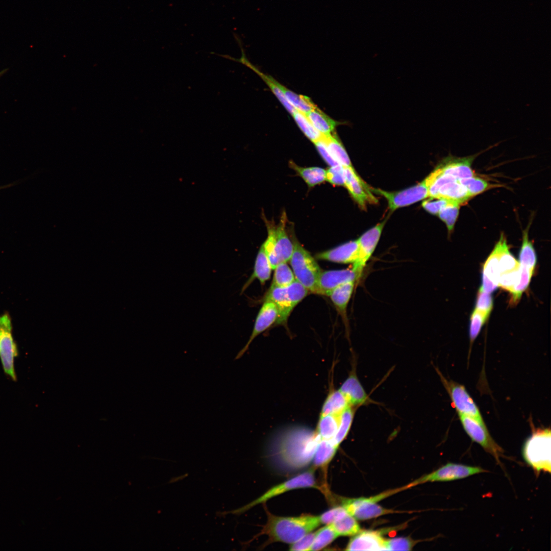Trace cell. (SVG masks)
<instances>
[{
  "instance_id": "cell-1",
  "label": "cell",
  "mask_w": 551,
  "mask_h": 551,
  "mask_svg": "<svg viewBox=\"0 0 551 551\" xmlns=\"http://www.w3.org/2000/svg\"><path fill=\"white\" fill-rule=\"evenodd\" d=\"M321 440L316 431L293 427L277 434L268 448L271 464L281 472H293L307 466L312 461Z\"/></svg>"
},
{
  "instance_id": "cell-2",
  "label": "cell",
  "mask_w": 551,
  "mask_h": 551,
  "mask_svg": "<svg viewBox=\"0 0 551 551\" xmlns=\"http://www.w3.org/2000/svg\"><path fill=\"white\" fill-rule=\"evenodd\" d=\"M321 524L319 516L303 515L283 517L267 512V521L261 534L268 536V542H282L292 544Z\"/></svg>"
},
{
  "instance_id": "cell-3",
  "label": "cell",
  "mask_w": 551,
  "mask_h": 551,
  "mask_svg": "<svg viewBox=\"0 0 551 551\" xmlns=\"http://www.w3.org/2000/svg\"><path fill=\"white\" fill-rule=\"evenodd\" d=\"M551 435L549 429H537L527 439L522 447V456L535 473L550 472Z\"/></svg>"
},
{
  "instance_id": "cell-4",
  "label": "cell",
  "mask_w": 551,
  "mask_h": 551,
  "mask_svg": "<svg viewBox=\"0 0 551 551\" xmlns=\"http://www.w3.org/2000/svg\"><path fill=\"white\" fill-rule=\"evenodd\" d=\"M289 260L295 279L308 291L318 294V281L321 269L311 255L297 241Z\"/></svg>"
},
{
  "instance_id": "cell-5",
  "label": "cell",
  "mask_w": 551,
  "mask_h": 551,
  "mask_svg": "<svg viewBox=\"0 0 551 551\" xmlns=\"http://www.w3.org/2000/svg\"><path fill=\"white\" fill-rule=\"evenodd\" d=\"M308 290L297 280L287 287L271 285L265 300L272 302L278 311L276 322H285L293 309L307 295Z\"/></svg>"
},
{
  "instance_id": "cell-6",
  "label": "cell",
  "mask_w": 551,
  "mask_h": 551,
  "mask_svg": "<svg viewBox=\"0 0 551 551\" xmlns=\"http://www.w3.org/2000/svg\"><path fill=\"white\" fill-rule=\"evenodd\" d=\"M397 492L396 489L385 491L369 497L345 498L342 506L357 520H368L393 513L403 512L385 508L377 503Z\"/></svg>"
},
{
  "instance_id": "cell-7",
  "label": "cell",
  "mask_w": 551,
  "mask_h": 551,
  "mask_svg": "<svg viewBox=\"0 0 551 551\" xmlns=\"http://www.w3.org/2000/svg\"><path fill=\"white\" fill-rule=\"evenodd\" d=\"M315 469H316L313 467L300 474L271 487L249 504L229 513L236 515L242 514L257 505L264 503L271 498L295 489L312 487L322 490L316 483Z\"/></svg>"
},
{
  "instance_id": "cell-8",
  "label": "cell",
  "mask_w": 551,
  "mask_h": 551,
  "mask_svg": "<svg viewBox=\"0 0 551 551\" xmlns=\"http://www.w3.org/2000/svg\"><path fill=\"white\" fill-rule=\"evenodd\" d=\"M10 315L5 313L0 315V359L5 373L13 381L17 380L14 360L18 350L12 334Z\"/></svg>"
},
{
  "instance_id": "cell-9",
  "label": "cell",
  "mask_w": 551,
  "mask_h": 551,
  "mask_svg": "<svg viewBox=\"0 0 551 551\" xmlns=\"http://www.w3.org/2000/svg\"><path fill=\"white\" fill-rule=\"evenodd\" d=\"M459 416L463 429L470 439L492 455L501 465L500 457L503 456V449L492 438L484 421L465 415Z\"/></svg>"
},
{
  "instance_id": "cell-10",
  "label": "cell",
  "mask_w": 551,
  "mask_h": 551,
  "mask_svg": "<svg viewBox=\"0 0 551 551\" xmlns=\"http://www.w3.org/2000/svg\"><path fill=\"white\" fill-rule=\"evenodd\" d=\"M441 381L458 414L467 415L484 421L480 411L465 387L452 380H448L436 369Z\"/></svg>"
},
{
  "instance_id": "cell-11",
  "label": "cell",
  "mask_w": 551,
  "mask_h": 551,
  "mask_svg": "<svg viewBox=\"0 0 551 551\" xmlns=\"http://www.w3.org/2000/svg\"><path fill=\"white\" fill-rule=\"evenodd\" d=\"M487 471L486 470L479 466L447 463L436 470L423 475L408 485L409 487H411L426 482L452 481L465 479Z\"/></svg>"
},
{
  "instance_id": "cell-12",
  "label": "cell",
  "mask_w": 551,
  "mask_h": 551,
  "mask_svg": "<svg viewBox=\"0 0 551 551\" xmlns=\"http://www.w3.org/2000/svg\"><path fill=\"white\" fill-rule=\"evenodd\" d=\"M370 190L385 197L391 212L429 197L428 187L425 180L414 186L399 191L387 192L372 188H370Z\"/></svg>"
},
{
  "instance_id": "cell-13",
  "label": "cell",
  "mask_w": 551,
  "mask_h": 551,
  "mask_svg": "<svg viewBox=\"0 0 551 551\" xmlns=\"http://www.w3.org/2000/svg\"><path fill=\"white\" fill-rule=\"evenodd\" d=\"M386 220L369 229L358 239L359 257L352 268L361 277L367 262L370 258L380 239Z\"/></svg>"
},
{
  "instance_id": "cell-14",
  "label": "cell",
  "mask_w": 551,
  "mask_h": 551,
  "mask_svg": "<svg viewBox=\"0 0 551 551\" xmlns=\"http://www.w3.org/2000/svg\"><path fill=\"white\" fill-rule=\"evenodd\" d=\"M344 186L361 208L367 203L375 204L378 199L372 195L370 188L356 172L354 168L343 167Z\"/></svg>"
},
{
  "instance_id": "cell-15",
  "label": "cell",
  "mask_w": 551,
  "mask_h": 551,
  "mask_svg": "<svg viewBox=\"0 0 551 551\" xmlns=\"http://www.w3.org/2000/svg\"><path fill=\"white\" fill-rule=\"evenodd\" d=\"M360 276L352 268L321 271L318 281V294L328 296L332 290L344 283L357 281Z\"/></svg>"
},
{
  "instance_id": "cell-16",
  "label": "cell",
  "mask_w": 551,
  "mask_h": 551,
  "mask_svg": "<svg viewBox=\"0 0 551 551\" xmlns=\"http://www.w3.org/2000/svg\"><path fill=\"white\" fill-rule=\"evenodd\" d=\"M278 317V311L274 304L270 301L265 300L258 314L254 329L248 341L237 354L235 359H240L248 349L254 339L276 322Z\"/></svg>"
},
{
  "instance_id": "cell-17",
  "label": "cell",
  "mask_w": 551,
  "mask_h": 551,
  "mask_svg": "<svg viewBox=\"0 0 551 551\" xmlns=\"http://www.w3.org/2000/svg\"><path fill=\"white\" fill-rule=\"evenodd\" d=\"M386 539L381 531H360L353 536L346 545V550H387Z\"/></svg>"
},
{
  "instance_id": "cell-18",
  "label": "cell",
  "mask_w": 551,
  "mask_h": 551,
  "mask_svg": "<svg viewBox=\"0 0 551 551\" xmlns=\"http://www.w3.org/2000/svg\"><path fill=\"white\" fill-rule=\"evenodd\" d=\"M358 240L350 241L316 255L318 259L343 264H354L359 257Z\"/></svg>"
},
{
  "instance_id": "cell-19",
  "label": "cell",
  "mask_w": 551,
  "mask_h": 551,
  "mask_svg": "<svg viewBox=\"0 0 551 551\" xmlns=\"http://www.w3.org/2000/svg\"><path fill=\"white\" fill-rule=\"evenodd\" d=\"M339 390L346 396L351 406L356 408L370 401L368 394L358 379L355 367H353Z\"/></svg>"
},
{
  "instance_id": "cell-20",
  "label": "cell",
  "mask_w": 551,
  "mask_h": 551,
  "mask_svg": "<svg viewBox=\"0 0 551 551\" xmlns=\"http://www.w3.org/2000/svg\"><path fill=\"white\" fill-rule=\"evenodd\" d=\"M356 283V281H352L341 284L332 290L328 295L346 324L347 319V307Z\"/></svg>"
},
{
  "instance_id": "cell-21",
  "label": "cell",
  "mask_w": 551,
  "mask_h": 551,
  "mask_svg": "<svg viewBox=\"0 0 551 551\" xmlns=\"http://www.w3.org/2000/svg\"><path fill=\"white\" fill-rule=\"evenodd\" d=\"M286 215L284 213L276 228V244L280 262L289 261L293 251V243L290 240L286 231Z\"/></svg>"
},
{
  "instance_id": "cell-22",
  "label": "cell",
  "mask_w": 551,
  "mask_h": 551,
  "mask_svg": "<svg viewBox=\"0 0 551 551\" xmlns=\"http://www.w3.org/2000/svg\"><path fill=\"white\" fill-rule=\"evenodd\" d=\"M472 196L459 180L447 182L439 189L435 198H443L461 204Z\"/></svg>"
},
{
  "instance_id": "cell-23",
  "label": "cell",
  "mask_w": 551,
  "mask_h": 551,
  "mask_svg": "<svg viewBox=\"0 0 551 551\" xmlns=\"http://www.w3.org/2000/svg\"><path fill=\"white\" fill-rule=\"evenodd\" d=\"M271 270L270 263L262 245L256 259L254 271L243 285L241 289V293L246 290L255 279H258L261 284H264L270 278Z\"/></svg>"
},
{
  "instance_id": "cell-24",
  "label": "cell",
  "mask_w": 551,
  "mask_h": 551,
  "mask_svg": "<svg viewBox=\"0 0 551 551\" xmlns=\"http://www.w3.org/2000/svg\"><path fill=\"white\" fill-rule=\"evenodd\" d=\"M473 157L454 159L445 165L440 167L444 174L452 176L458 180L474 176V172L471 168Z\"/></svg>"
},
{
  "instance_id": "cell-25",
  "label": "cell",
  "mask_w": 551,
  "mask_h": 551,
  "mask_svg": "<svg viewBox=\"0 0 551 551\" xmlns=\"http://www.w3.org/2000/svg\"><path fill=\"white\" fill-rule=\"evenodd\" d=\"M238 61L244 64L246 66L249 67L253 70H254L257 74H258L261 78L264 81L266 85L270 89L272 93L276 95L280 103L283 105L284 107L287 110V111L292 115L293 112L296 110L295 109L286 99L282 91L281 90L278 86V82L276 81L270 76L264 74L261 72L259 69L251 64L248 60L245 58L243 52H242V56L240 59H238Z\"/></svg>"
},
{
  "instance_id": "cell-26",
  "label": "cell",
  "mask_w": 551,
  "mask_h": 551,
  "mask_svg": "<svg viewBox=\"0 0 551 551\" xmlns=\"http://www.w3.org/2000/svg\"><path fill=\"white\" fill-rule=\"evenodd\" d=\"M337 448L338 447L333 444L330 440L321 439L313 456V467L315 469L321 468L325 474L327 467L335 456Z\"/></svg>"
},
{
  "instance_id": "cell-27",
  "label": "cell",
  "mask_w": 551,
  "mask_h": 551,
  "mask_svg": "<svg viewBox=\"0 0 551 551\" xmlns=\"http://www.w3.org/2000/svg\"><path fill=\"white\" fill-rule=\"evenodd\" d=\"M305 115L314 128L324 136L333 133L336 127L339 124V122L330 117L317 107Z\"/></svg>"
},
{
  "instance_id": "cell-28",
  "label": "cell",
  "mask_w": 551,
  "mask_h": 551,
  "mask_svg": "<svg viewBox=\"0 0 551 551\" xmlns=\"http://www.w3.org/2000/svg\"><path fill=\"white\" fill-rule=\"evenodd\" d=\"M351 406L346 396L338 389L331 391L325 399L320 415H339Z\"/></svg>"
},
{
  "instance_id": "cell-29",
  "label": "cell",
  "mask_w": 551,
  "mask_h": 551,
  "mask_svg": "<svg viewBox=\"0 0 551 551\" xmlns=\"http://www.w3.org/2000/svg\"><path fill=\"white\" fill-rule=\"evenodd\" d=\"M333 158L343 167L353 168L349 158L342 143L334 133L321 139Z\"/></svg>"
},
{
  "instance_id": "cell-30",
  "label": "cell",
  "mask_w": 551,
  "mask_h": 551,
  "mask_svg": "<svg viewBox=\"0 0 551 551\" xmlns=\"http://www.w3.org/2000/svg\"><path fill=\"white\" fill-rule=\"evenodd\" d=\"M290 165L309 187L319 184L326 180V170L322 168L302 167L292 162Z\"/></svg>"
},
{
  "instance_id": "cell-31",
  "label": "cell",
  "mask_w": 551,
  "mask_h": 551,
  "mask_svg": "<svg viewBox=\"0 0 551 551\" xmlns=\"http://www.w3.org/2000/svg\"><path fill=\"white\" fill-rule=\"evenodd\" d=\"M355 408L356 407L349 406L340 414L337 431L333 438L330 440L333 444L338 447L349 432L355 413Z\"/></svg>"
},
{
  "instance_id": "cell-32",
  "label": "cell",
  "mask_w": 551,
  "mask_h": 551,
  "mask_svg": "<svg viewBox=\"0 0 551 551\" xmlns=\"http://www.w3.org/2000/svg\"><path fill=\"white\" fill-rule=\"evenodd\" d=\"M340 414L320 416L316 432L321 440H330L333 438L338 428Z\"/></svg>"
},
{
  "instance_id": "cell-33",
  "label": "cell",
  "mask_w": 551,
  "mask_h": 551,
  "mask_svg": "<svg viewBox=\"0 0 551 551\" xmlns=\"http://www.w3.org/2000/svg\"><path fill=\"white\" fill-rule=\"evenodd\" d=\"M278 86L287 101L297 110L306 114L317 107L310 98L295 93L279 82Z\"/></svg>"
},
{
  "instance_id": "cell-34",
  "label": "cell",
  "mask_w": 551,
  "mask_h": 551,
  "mask_svg": "<svg viewBox=\"0 0 551 551\" xmlns=\"http://www.w3.org/2000/svg\"><path fill=\"white\" fill-rule=\"evenodd\" d=\"M330 524L338 536H353L361 531L357 519L348 513Z\"/></svg>"
},
{
  "instance_id": "cell-35",
  "label": "cell",
  "mask_w": 551,
  "mask_h": 551,
  "mask_svg": "<svg viewBox=\"0 0 551 551\" xmlns=\"http://www.w3.org/2000/svg\"><path fill=\"white\" fill-rule=\"evenodd\" d=\"M519 264L534 271L537 262L536 254L532 242L528 237V229L523 233L522 244L519 254Z\"/></svg>"
},
{
  "instance_id": "cell-36",
  "label": "cell",
  "mask_w": 551,
  "mask_h": 551,
  "mask_svg": "<svg viewBox=\"0 0 551 551\" xmlns=\"http://www.w3.org/2000/svg\"><path fill=\"white\" fill-rule=\"evenodd\" d=\"M291 115L305 135L313 143L323 139L324 136L314 128L305 113L296 110Z\"/></svg>"
},
{
  "instance_id": "cell-37",
  "label": "cell",
  "mask_w": 551,
  "mask_h": 551,
  "mask_svg": "<svg viewBox=\"0 0 551 551\" xmlns=\"http://www.w3.org/2000/svg\"><path fill=\"white\" fill-rule=\"evenodd\" d=\"M499 242L500 252L498 267L500 274L502 273L514 269L518 267L520 264L509 252L506 239L503 234L501 235Z\"/></svg>"
},
{
  "instance_id": "cell-38",
  "label": "cell",
  "mask_w": 551,
  "mask_h": 551,
  "mask_svg": "<svg viewBox=\"0 0 551 551\" xmlns=\"http://www.w3.org/2000/svg\"><path fill=\"white\" fill-rule=\"evenodd\" d=\"M499 252L500 243L498 241L486 260L483 270V273L497 285L500 276L498 267Z\"/></svg>"
},
{
  "instance_id": "cell-39",
  "label": "cell",
  "mask_w": 551,
  "mask_h": 551,
  "mask_svg": "<svg viewBox=\"0 0 551 551\" xmlns=\"http://www.w3.org/2000/svg\"><path fill=\"white\" fill-rule=\"evenodd\" d=\"M338 537L330 524L315 532V536L310 550H319L328 546Z\"/></svg>"
},
{
  "instance_id": "cell-40",
  "label": "cell",
  "mask_w": 551,
  "mask_h": 551,
  "mask_svg": "<svg viewBox=\"0 0 551 551\" xmlns=\"http://www.w3.org/2000/svg\"><path fill=\"white\" fill-rule=\"evenodd\" d=\"M534 270L528 269L520 265V276L518 282L511 290L510 303L515 305L520 299L523 292L527 289L534 273Z\"/></svg>"
},
{
  "instance_id": "cell-41",
  "label": "cell",
  "mask_w": 551,
  "mask_h": 551,
  "mask_svg": "<svg viewBox=\"0 0 551 551\" xmlns=\"http://www.w3.org/2000/svg\"><path fill=\"white\" fill-rule=\"evenodd\" d=\"M268 236L262 244L272 269L280 262L276 244V228L267 224Z\"/></svg>"
},
{
  "instance_id": "cell-42",
  "label": "cell",
  "mask_w": 551,
  "mask_h": 551,
  "mask_svg": "<svg viewBox=\"0 0 551 551\" xmlns=\"http://www.w3.org/2000/svg\"><path fill=\"white\" fill-rule=\"evenodd\" d=\"M274 269L272 285L284 287L290 285L295 281L294 273L286 262H280Z\"/></svg>"
},
{
  "instance_id": "cell-43",
  "label": "cell",
  "mask_w": 551,
  "mask_h": 551,
  "mask_svg": "<svg viewBox=\"0 0 551 551\" xmlns=\"http://www.w3.org/2000/svg\"><path fill=\"white\" fill-rule=\"evenodd\" d=\"M460 204L448 201V203L439 212V218L443 221L450 233L454 227L459 214Z\"/></svg>"
},
{
  "instance_id": "cell-44",
  "label": "cell",
  "mask_w": 551,
  "mask_h": 551,
  "mask_svg": "<svg viewBox=\"0 0 551 551\" xmlns=\"http://www.w3.org/2000/svg\"><path fill=\"white\" fill-rule=\"evenodd\" d=\"M488 317V315L475 309L473 311L470 319L469 339L470 348Z\"/></svg>"
},
{
  "instance_id": "cell-45",
  "label": "cell",
  "mask_w": 551,
  "mask_h": 551,
  "mask_svg": "<svg viewBox=\"0 0 551 551\" xmlns=\"http://www.w3.org/2000/svg\"><path fill=\"white\" fill-rule=\"evenodd\" d=\"M459 181L467 188L472 196L484 191L489 187V184L485 180L474 176L462 179Z\"/></svg>"
},
{
  "instance_id": "cell-46",
  "label": "cell",
  "mask_w": 551,
  "mask_h": 551,
  "mask_svg": "<svg viewBox=\"0 0 551 551\" xmlns=\"http://www.w3.org/2000/svg\"><path fill=\"white\" fill-rule=\"evenodd\" d=\"M520 276V265L514 269L500 273L498 285L509 292L518 282Z\"/></svg>"
},
{
  "instance_id": "cell-47",
  "label": "cell",
  "mask_w": 551,
  "mask_h": 551,
  "mask_svg": "<svg viewBox=\"0 0 551 551\" xmlns=\"http://www.w3.org/2000/svg\"><path fill=\"white\" fill-rule=\"evenodd\" d=\"M416 543L409 537H396L386 539V547L387 550H411Z\"/></svg>"
},
{
  "instance_id": "cell-48",
  "label": "cell",
  "mask_w": 551,
  "mask_h": 551,
  "mask_svg": "<svg viewBox=\"0 0 551 551\" xmlns=\"http://www.w3.org/2000/svg\"><path fill=\"white\" fill-rule=\"evenodd\" d=\"M492 308L493 299L491 295L480 288L478 293L475 309L489 316Z\"/></svg>"
},
{
  "instance_id": "cell-49",
  "label": "cell",
  "mask_w": 551,
  "mask_h": 551,
  "mask_svg": "<svg viewBox=\"0 0 551 551\" xmlns=\"http://www.w3.org/2000/svg\"><path fill=\"white\" fill-rule=\"evenodd\" d=\"M326 180L334 185L344 186L343 167L341 165L330 166L326 170Z\"/></svg>"
},
{
  "instance_id": "cell-50",
  "label": "cell",
  "mask_w": 551,
  "mask_h": 551,
  "mask_svg": "<svg viewBox=\"0 0 551 551\" xmlns=\"http://www.w3.org/2000/svg\"><path fill=\"white\" fill-rule=\"evenodd\" d=\"M347 511L342 506L335 507L319 516L321 524H328L334 522L345 515Z\"/></svg>"
},
{
  "instance_id": "cell-51",
  "label": "cell",
  "mask_w": 551,
  "mask_h": 551,
  "mask_svg": "<svg viewBox=\"0 0 551 551\" xmlns=\"http://www.w3.org/2000/svg\"><path fill=\"white\" fill-rule=\"evenodd\" d=\"M315 532H310L293 543L290 544L289 550L309 551L313 543Z\"/></svg>"
},
{
  "instance_id": "cell-52",
  "label": "cell",
  "mask_w": 551,
  "mask_h": 551,
  "mask_svg": "<svg viewBox=\"0 0 551 551\" xmlns=\"http://www.w3.org/2000/svg\"><path fill=\"white\" fill-rule=\"evenodd\" d=\"M433 200L431 198L423 202L422 206L423 208L433 214H438L440 210L448 203V201L443 198H436Z\"/></svg>"
},
{
  "instance_id": "cell-53",
  "label": "cell",
  "mask_w": 551,
  "mask_h": 551,
  "mask_svg": "<svg viewBox=\"0 0 551 551\" xmlns=\"http://www.w3.org/2000/svg\"><path fill=\"white\" fill-rule=\"evenodd\" d=\"M319 154L324 161L330 166H335L340 165L332 157L324 142L322 140H319L314 143Z\"/></svg>"
},
{
  "instance_id": "cell-54",
  "label": "cell",
  "mask_w": 551,
  "mask_h": 551,
  "mask_svg": "<svg viewBox=\"0 0 551 551\" xmlns=\"http://www.w3.org/2000/svg\"><path fill=\"white\" fill-rule=\"evenodd\" d=\"M498 286L493 283L483 273L482 274V286L481 288L485 292L490 293L495 290Z\"/></svg>"
},
{
  "instance_id": "cell-55",
  "label": "cell",
  "mask_w": 551,
  "mask_h": 551,
  "mask_svg": "<svg viewBox=\"0 0 551 551\" xmlns=\"http://www.w3.org/2000/svg\"><path fill=\"white\" fill-rule=\"evenodd\" d=\"M13 185H14V183H11V184L5 185L1 186H0V190L3 189H5V188H7L8 187L13 186Z\"/></svg>"
},
{
  "instance_id": "cell-56",
  "label": "cell",
  "mask_w": 551,
  "mask_h": 551,
  "mask_svg": "<svg viewBox=\"0 0 551 551\" xmlns=\"http://www.w3.org/2000/svg\"><path fill=\"white\" fill-rule=\"evenodd\" d=\"M7 71V69H4L0 71V78Z\"/></svg>"
}]
</instances>
